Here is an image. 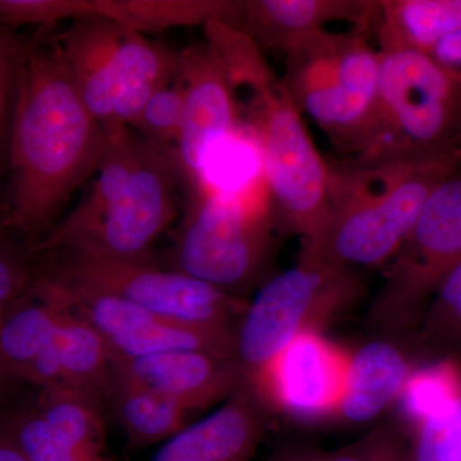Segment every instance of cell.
I'll return each mask as SVG.
<instances>
[{"label": "cell", "mask_w": 461, "mask_h": 461, "mask_svg": "<svg viewBox=\"0 0 461 461\" xmlns=\"http://www.w3.org/2000/svg\"><path fill=\"white\" fill-rule=\"evenodd\" d=\"M107 144L108 133L76 91L56 41L39 32L26 45L14 96L8 229L44 236L96 172Z\"/></svg>", "instance_id": "cell-1"}, {"label": "cell", "mask_w": 461, "mask_h": 461, "mask_svg": "<svg viewBox=\"0 0 461 461\" xmlns=\"http://www.w3.org/2000/svg\"><path fill=\"white\" fill-rule=\"evenodd\" d=\"M107 133V150L89 193L33 251L148 260L171 226L185 184L176 151L158 147L129 126Z\"/></svg>", "instance_id": "cell-2"}, {"label": "cell", "mask_w": 461, "mask_h": 461, "mask_svg": "<svg viewBox=\"0 0 461 461\" xmlns=\"http://www.w3.org/2000/svg\"><path fill=\"white\" fill-rule=\"evenodd\" d=\"M459 159L329 163V217L318 254L351 269L391 262L430 193Z\"/></svg>", "instance_id": "cell-3"}, {"label": "cell", "mask_w": 461, "mask_h": 461, "mask_svg": "<svg viewBox=\"0 0 461 461\" xmlns=\"http://www.w3.org/2000/svg\"><path fill=\"white\" fill-rule=\"evenodd\" d=\"M375 122L357 162L459 157L460 72L429 54L379 53Z\"/></svg>", "instance_id": "cell-4"}, {"label": "cell", "mask_w": 461, "mask_h": 461, "mask_svg": "<svg viewBox=\"0 0 461 461\" xmlns=\"http://www.w3.org/2000/svg\"><path fill=\"white\" fill-rule=\"evenodd\" d=\"M300 113L351 158L362 150L378 104L379 57L366 32H324L286 53L282 78Z\"/></svg>", "instance_id": "cell-5"}, {"label": "cell", "mask_w": 461, "mask_h": 461, "mask_svg": "<svg viewBox=\"0 0 461 461\" xmlns=\"http://www.w3.org/2000/svg\"><path fill=\"white\" fill-rule=\"evenodd\" d=\"M250 94L273 218L299 236L302 251L318 254L329 217V163L284 81L273 74Z\"/></svg>", "instance_id": "cell-6"}, {"label": "cell", "mask_w": 461, "mask_h": 461, "mask_svg": "<svg viewBox=\"0 0 461 461\" xmlns=\"http://www.w3.org/2000/svg\"><path fill=\"white\" fill-rule=\"evenodd\" d=\"M362 293L355 269L302 251L295 266L267 282L242 313L236 330V357L244 381L297 336L321 332Z\"/></svg>", "instance_id": "cell-7"}, {"label": "cell", "mask_w": 461, "mask_h": 461, "mask_svg": "<svg viewBox=\"0 0 461 461\" xmlns=\"http://www.w3.org/2000/svg\"><path fill=\"white\" fill-rule=\"evenodd\" d=\"M390 263L372 321L387 330L418 327L437 288L461 263V158L430 193Z\"/></svg>", "instance_id": "cell-8"}, {"label": "cell", "mask_w": 461, "mask_h": 461, "mask_svg": "<svg viewBox=\"0 0 461 461\" xmlns=\"http://www.w3.org/2000/svg\"><path fill=\"white\" fill-rule=\"evenodd\" d=\"M191 198L173 250L175 271L226 293L253 281L271 253L269 212L208 186Z\"/></svg>", "instance_id": "cell-9"}, {"label": "cell", "mask_w": 461, "mask_h": 461, "mask_svg": "<svg viewBox=\"0 0 461 461\" xmlns=\"http://www.w3.org/2000/svg\"><path fill=\"white\" fill-rule=\"evenodd\" d=\"M47 269L68 287L107 294L153 313L199 326H230L248 304L226 291L175 269L157 268L148 260L114 259L62 251Z\"/></svg>", "instance_id": "cell-10"}, {"label": "cell", "mask_w": 461, "mask_h": 461, "mask_svg": "<svg viewBox=\"0 0 461 461\" xmlns=\"http://www.w3.org/2000/svg\"><path fill=\"white\" fill-rule=\"evenodd\" d=\"M53 281L68 305L98 330L112 357L133 359L167 351L199 350L238 360L236 330L230 326H199L172 320L120 297Z\"/></svg>", "instance_id": "cell-11"}, {"label": "cell", "mask_w": 461, "mask_h": 461, "mask_svg": "<svg viewBox=\"0 0 461 461\" xmlns=\"http://www.w3.org/2000/svg\"><path fill=\"white\" fill-rule=\"evenodd\" d=\"M350 354L321 332L297 336L245 379L263 405L304 420L338 417Z\"/></svg>", "instance_id": "cell-12"}, {"label": "cell", "mask_w": 461, "mask_h": 461, "mask_svg": "<svg viewBox=\"0 0 461 461\" xmlns=\"http://www.w3.org/2000/svg\"><path fill=\"white\" fill-rule=\"evenodd\" d=\"M177 78L184 89V113L176 157L193 195L204 186L209 157L238 131V114L222 63L208 44L180 53Z\"/></svg>", "instance_id": "cell-13"}, {"label": "cell", "mask_w": 461, "mask_h": 461, "mask_svg": "<svg viewBox=\"0 0 461 461\" xmlns=\"http://www.w3.org/2000/svg\"><path fill=\"white\" fill-rule=\"evenodd\" d=\"M126 29L99 17L74 21L56 41L76 91L105 132L115 124V108L122 94L123 39Z\"/></svg>", "instance_id": "cell-14"}, {"label": "cell", "mask_w": 461, "mask_h": 461, "mask_svg": "<svg viewBox=\"0 0 461 461\" xmlns=\"http://www.w3.org/2000/svg\"><path fill=\"white\" fill-rule=\"evenodd\" d=\"M112 372L144 384L189 412L232 396L244 384L238 360L199 350L112 357Z\"/></svg>", "instance_id": "cell-15"}, {"label": "cell", "mask_w": 461, "mask_h": 461, "mask_svg": "<svg viewBox=\"0 0 461 461\" xmlns=\"http://www.w3.org/2000/svg\"><path fill=\"white\" fill-rule=\"evenodd\" d=\"M378 18L379 0H247L241 30L260 50L286 54L329 32L330 23H350L368 32Z\"/></svg>", "instance_id": "cell-16"}, {"label": "cell", "mask_w": 461, "mask_h": 461, "mask_svg": "<svg viewBox=\"0 0 461 461\" xmlns=\"http://www.w3.org/2000/svg\"><path fill=\"white\" fill-rule=\"evenodd\" d=\"M264 411L244 384L222 408L169 438L153 461H250L266 427Z\"/></svg>", "instance_id": "cell-17"}, {"label": "cell", "mask_w": 461, "mask_h": 461, "mask_svg": "<svg viewBox=\"0 0 461 461\" xmlns=\"http://www.w3.org/2000/svg\"><path fill=\"white\" fill-rule=\"evenodd\" d=\"M67 306L59 286L41 272L23 295L0 312V360L9 375L23 378Z\"/></svg>", "instance_id": "cell-18"}, {"label": "cell", "mask_w": 461, "mask_h": 461, "mask_svg": "<svg viewBox=\"0 0 461 461\" xmlns=\"http://www.w3.org/2000/svg\"><path fill=\"white\" fill-rule=\"evenodd\" d=\"M408 357L387 341H373L350 354L344 396L338 417L366 423L399 400L412 371Z\"/></svg>", "instance_id": "cell-19"}, {"label": "cell", "mask_w": 461, "mask_h": 461, "mask_svg": "<svg viewBox=\"0 0 461 461\" xmlns=\"http://www.w3.org/2000/svg\"><path fill=\"white\" fill-rule=\"evenodd\" d=\"M375 32L379 53L411 50L430 56L461 32V0H379Z\"/></svg>", "instance_id": "cell-20"}, {"label": "cell", "mask_w": 461, "mask_h": 461, "mask_svg": "<svg viewBox=\"0 0 461 461\" xmlns=\"http://www.w3.org/2000/svg\"><path fill=\"white\" fill-rule=\"evenodd\" d=\"M94 17L141 35L173 27L205 26L211 21L241 29L244 2L239 0H93Z\"/></svg>", "instance_id": "cell-21"}, {"label": "cell", "mask_w": 461, "mask_h": 461, "mask_svg": "<svg viewBox=\"0 0 461 461\" xmlns=\"http://www.w3.org/2000/svg\"><path fill=\"white\" fill-rule=\"evenodd\" d=\"M109 393L131 448L159 444L186 427L189 411L131 378L112 372Z\"/></svg>", "instance_id": "cell-22"}, {"label": "cell", "mask_w": 461, "mask_h": 461, "mask_svg": "<svg viewBox=\"0 0 461 461\" xmlns=\"http://www.w3.org/2000/svg\"><path fill=\"white\" fill-rule=\"evenodd\" d=\"M58 330L62 355L60 384L102 399L109 393L112 377V354L104 339L69 305Z\"/></svg>", "instance_id": "cell-23"}, {"label": "cell", "mask_w": 461, "mask_h": 461, "mask_svg": "<svg viewBox=\"0 0 461 461\" xmlns=\"http://www.w3.org/2000/svg\"><path fill=\"white\" fill-rule=\"evenodd\" d=\"M99 405L96 397L58 384L44 388L35 411L58 435L76 447L104 456L105 429Z\"/></svg>", "instance_id": "cell-24"}, {"label": "cell", "mask_w": 461, "mask_h": 461, "mask_svg": "<svg viewBox=\"0 0 461 461\" xmlns=\"http://www.w3.org/2000/svg\"><path fill=\"white\" fill-rule=\"evenodd\" d=\"M461 399V364L445 357L412 369L399 400L411 429Z\"/></svg>", "instance_id": "cell-25"}, {"label": "cell", "mask_w": 461, "mask_h": 461, "mask_svg": "<svg viewBox=\"0 0 461 461\" xmlns=\"http://www.w3.org/2000/svg\"><path fill=\"white\" fill-rule=\"evenodd\" d=\"M0 430L29 461H109L105 456L85 453L58 435L35 409L9 414L0 421Z\"/></svg>", "instance_id": "cell-26"}, {"label": "cell", "mask_w": 461, "mask_h": 461, "mask_svg": "<svg viewBox=\"0 0 461 461\" xmlns=\"http://www.w3.org/2000/svg\"><path fill=\"white\" fill-rule=\"evenodd\" d=\"M417 330L421 345L461 354V263L437 288Z\"/></svg>", "instance_id": "cell-27"}, {"label": "cell", "mask_w": 461, "mask_h": 461, "mask_svg": "<svg viewBox=\"0 0 461 461\" xmlns=\"http://www.w3.org/2000/svg\"><path fill=\"white\" fill-rule=\"evenodd\" d=\"M406 461H461V399L412 429Z\"/></svg>", "instance_id": "cell-28"}, {"label": "cell", "mask_w": 461, "mask_h": 461, "mask_svg": "<svg viewBox=\"0 0 461 461\" xmlns=\"http://www.w3.org/2000/svg\"><path fill=\"white\" fill-rule=\"evenodd\" d=\"M94 17L93 0H0V26L9 30L38 27L50 32L54 26Z\"/></svg>", "instance_id": "cell-29"}, {"label": "cell", "mask_w": 461, "mask_h": 461, "mask_svg": "<svg viewBox=\"0 0 461 461\" xmlns=\"http://www.w3.org/2000/svg\"><path fill=\"white\" fill-rule=\"evenodd\" d=\"M184 113V89L177 76L148 100L131 129L158 147L176 151Z\"/></svg>", "instance_id": "cell-30"}, {"label": "cell", "mask_w": 461, "mask_h": 461, "mask_svg": "<svg viewBox=\"0 0 461 461\" xmlns=\"http://www.w3.org/2000/svg\"><path fill=\"white\" fill-rule=\"evenodd\" d=\"M0 230V312L30 287L39 273L33 271L29 254Z\"/></svg>", "instance_id": "cell-31"}, {"label": "cell", "mask_w": 461, "mask_h": 461, "mask_svg": "<svg viewBox=\"0 0 461 461\" xmlns=\"http://www.w3.org/2000/svg\"><path fill=\"white\" fill-rule=\"evenodd\" d=\"M408 444L400 433L382 426L353 444L330 453L329 461H406Z\"/></svg>", "instance_id": "cell-32"}, {"label": "cell", "mask_w": 461, "mask_h": 461, "mask_svg": "<svg viewBox=\"0 0 461 461\" xmlns=\"http://www.w3.org/2000/svg\"><path fill=\"white\" fill-rule=\"evenodd\" d=\"M26 45L18 41L12 30L0 26V139L7 122L9 104L16 96Z\"/></svg>", "instance_id": "cell-33"}, {"label": "cell", "mask_w": 461, "mask_h": 461, "mask_svg": "<svg viewBox=\"0 0 461 461\" xmlns=\"http://www.w3.org/2000/svg\"><path fill=\"white\" fill-rule=\"evenodd\" d=\"M430 56L442 65L461 71V32L442 41Z\"/></svg>", "instance_id": "cell-34"}, {"label": "cell", "mask_w": 461, "mask_h": 461, "mask_svg": "<svg viewBox=\"0 0 461 461\" xmlns=\"http://www.w3.org/2000/svg\"><path fill=\"white\" fill-rule=\"evenodd\" d=\"M330 453L314 447H291L282 450L269 461H329Z\"/></svg>", "instance_id": "cell-35"}, {"label": "cell", "mask_w": 461, "mask_h": 461, "mask_svg": "<svg viewBox=\"0 0 461 461\" xmlns=\"http://www.w3.org/2000/svg\"><path fill=\"white\" fill-rule=\"evenodd\" d=\"M0 461H29L5 433L0 430Z\"/></svg>", "instance_id": "cell-36"}, {"label": "cell", "mask_w": 461, "mask_h": 461, "mask_svg": "<svg viewBox=\"0 0 461 461\" xmlns=\"http://www.w3.org/2000/svg\"><path fill=\"white\" fill-rule=\"evenodd\" d=\"M460 72V83H461V71ZM456 153L457 156L461 157V113H460V122H459V131H457V139H456Z\"/></svg>", "instance_id": "cell-37"}, {"label": "cell", "mask_w": 461, "mask_h": 461, "mask_svg": "<svg viewBox=\"0 0 461 461\" xmlns=\"http://www.w3.org/2000/svg\"><path fill=\"white\" fill-rule=\"evenodd\" d=\"M5 229H8L7 224H5V206H0V230Z\"/></svg>", "instance_id": "cell-38"}, {"label": "cell", "mask_w": 461, "mask_h": 461, "mask_svg": "<svg viewBox=\"0 0 461 461\" xmlns=\"http://www.w3.org/2000/svg\"><path fill=\"white\" fill-rule=\"evenodd\" d=\"M8 372L5 371V366H3L2 360H0V384H2L3 379L7 377Z\"/></svg>", "instance_id": "cell-39"}]
</instances>
